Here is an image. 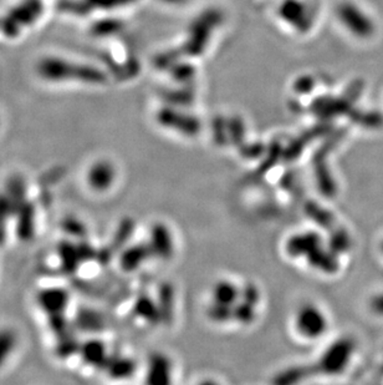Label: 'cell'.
<instances>
[{
	"mask_svg": "<svg viewBox=\"0 0 383 385\" xmlns=\"http://www.w3.org/2000/svg\"><path fill=\"white\" fill-rule=\"evenodd\" d=\"M355 350L356 343L353 338L345 337L338 339L325 350L316 364L312 365V372L325 375H338L343 373V370L348 368Z\"/></svg>",
	"mask_w": 383,
	"mask_h": 385,
	"instance_id": "cell-1",
	"label": "cell"
},
{
	"mask_svg": "<svg viewBox=\"0 0 383 385\" xmlns=\"http://www.w3.org/2000/svg\"><path fill=\"white\" fill-rule=\"evenodd\" d=\"M297 327L305 338H319L326 330V318L317 307L307 304L297 312Z\"/></svg>",
	"mask_w": 383,
	"mask_h": 385,
	"instance_id": "cell-2",
	"label": "cell"
},
{
	"mask_svg": "<svg viewBox=\"0 0 383 385\" xmlns=\"http://www.w3.org/2000/svg\"><path fill=\"white\" fill-rule=\"evenodd\" d=\"M338 16L348 30L358 36H370L373 33V23L367 14H365L353 3H343L338 8Z\"/></svg>",
	"mask_w": 383,
	"mask_h": 385,
	"instance_id": "cell-3",
	"label": "cell"
},
{
	"mask_svg": "<svg viewBox=\"0 0 383 385\" xmlns=\"http://www.w3.org/2000/svg\"><path fill=\"white\" fill-rule=\"evenodd\" d=\"M146 384L172 385V365L166 355H154L149 358Z\"/></svg>",
	"mask_w": 383,
	"mask_h": 385,
	"instance_id": "cell-4",
	"label": "cell"
},
{
	"mask_svg": "<svg viewBox=\"0 0 383 385\" xmlns=\"http://www.w3.org/2000/svg\"><path fill=\"white\" fill-rule=\"evenodd\" d=\"M321 247V238L315 232H307L302 235L292 236L286 245V250L290 256H309L311 252Z\"/></svg>",
	"mask_w": 383,
	"mask_h": 385,
	"instance_id": "cell-5",
	"label": "cell"
},
{
	"mask_svg": "<svg viewBox=\"0 0 383 385\" xmlns=\"http://www.w3.org/2000/svg\"><path fill=\"white\" fill-rule=\"evenodd\" d=\"M151 250L156 256L168 260L173 255V240L167 227L156 225L151 231Z\"/></svg>",
	"mask_w": 383,
	"mask_h": 385,
	"instance_id": "cell-6",
	"label": "cell"
},
{
	"mask_svg": "<svg viewBox=\"0 0 383 385\" xmlns=\"http://www.w3.org/2000/svg\"><path fill=\"white\" fill-rule=\"evenodd\" d=\"M307 261L312 267L325 273H335L338 269L336 255L333 252H327L319 247L307 257Z\"/></svg>",
	"mask_w": 383,
	"mask_h": 385,
	"instance_id": "cell-7",
	"label": "cell"
},
{
	"mask_svg": "<svg viewBox=\"0 0 383 385\" xmlns=\"http://www.w3.org/2000/svg\"><path fill=\"white\" fill-rule=\"evenodd\" d=\"M314 374L311 367H292L274 376L273 385H299Z\"/></svg>",
	"mask_w": 383,
	"mask_h": 385,
	"instance_id": "cell-8",
	"label": "cell"
},
{
	"mask_svg": "<svg viewBox=\"0 0 383 385\" xmlns=\"http://www.w3.org/2000/svg\"><path fill=\"white\" fill-rule=\"evenodd\" d=\"M213 296H215V303L233 308V306L239 296V292L233 283L222 281V282L215 284Z\"/></svg>",
	"mask_w": 383,
	"mask_h": 385,
	"instance_id": "cell-9",
	"label": "cell"
},
{
	"mask_svg": "<svg viewBox=\"0 0 383 385\" xmlns=\"http://www.w3.org/2000/svg\"><path fill=\"white\" fill-rule=\"evenodd\" d=\"M174 289L169 284H164L159 288V312L161 317L167 323L173 318Z\"/></svg>",
	"mask_w": 383,
	"mask_h": 385,
	"instance_id": "cell-10",
	"label": "cell"
},
{
	"mask_svg": "<svg viewBox=\"0 0 383 385\" xmlns=\"http://www.w3.org/2000/svg\"><path fill=\"white\" fill-rule=\"evenodd\" d=\"M16 347V335L11 329L0 330V368L11 359Z\"/></svg>",
	"mask_w": 383,
	"mask_h": 385,
	"instance_id": "cell-11",
	"label": "cell"
},
{
	"mask_svg": "<svg viewBox=\"0 0 383 385\" xmlns=\"http://www.w3.org/2000/svg\"><path fill=\"white\" fill-rule=\"evenodd\" d=\"M136 312L138 316H141L142 318L146 319L149 323H157L161 317L159 308L154 306V302L147 297H143L136 303Z\"/></svg>",
	"mask_w": 383,
	"mask_h": 385,
	"instance_id": "cell-12",
	"label": "cell"
},
{
	"mask_svg": "<svg viewBox=\"0 0 383 385\" xmlns=\"http://www.w3.org/2000/svg\"><path fill=\"white\" fill-rule=\"evenodd\" d=\"M307 213L312 218L314 221L317 222L319 225L328 228L333 225V216L328 211L324 210L321 207L315 205V203H310L307 206Z\"/></svg>",
	"mask_w": 383,
	"mask_h": 385,
	"instance_id": "cell-13",
	"label": "cell"
},
{
	"mask_svg": "<svg viewBox=\"0 0 383 385\" xmlns=\"http://www.w3.org/2000/svg\"><path fill=\"white\" fill-rule=\"evenodd\" d=\"M350 247H351V238L348 236V232L343 230L335 232L330 238V250L335 255L348 251Z\"/></svg>",
	"mask_w": 383,
	"mask_h": 385,
	"instance_id": "cell-14",
	"label": "cell"
},
{
	"mask_svg": "<svg viewBox=\"0 0 383 385\" xmlns=\"http://www.w3.org/2000/svg\"><path fill=\"white\" fill-rule=\"evenodd\" d=\"M149 256V248L147 247L138 246L127 252V255L123 258V266L128 269H133L137 267L139 263L146 260Z\"/></svg>",
	"mask_w": 383,
	"mask_h": 385,
	"instance_id": "cell-15",
	"label": "cell"
},
{
	"mask_svg": "<svg viewBox=\"0 0 383 385\" xmlns=\"http://www.w3.org/2000/svg\"><path fill=\"white\" fill-rule=\"evenodd\" d=\"M135 372V365L132 362L128 359H118L113 367H110V373L113 375V378H128L130 375Z\"/></svg>",
	"mask_w": 383,
	"mask_h": 385,
	"instance_id": "cell-16",
	"label": "cell"
},
{
	"mask_svg": "<svg viewBox=\"0 0 383 385\" xmlns=\"http://www.w3.org/2000/svg\"><path fill=\"white\" fill-rule=\"evenodd\" d=\"M254 309L256 306L241 302L236 307H233V317L241 323H251L254 318Z\"/></svg>",
	"mask_w": 383,
	"mask_h": 385,
	"instance_id": "cell-17",
	"label": "cell"
},
{
	"mask_svg": "<svg viewBox=\"0 0 383 385\" xmlns=\"http://www.w3.org/2000/svg\"><path fill=\"white\" fill-rule=\"evenodd\" d=\"M208 314H210V318L215 322H227L228 319L233 317V308L215 303L210 307Z\"/></svg>",
	"mask_w": 383,
	"mask_h": 385,
	"instance_id": "cell-18",
	"label": "cell"
},
{
	"mask_svg": "<svg viewBox=\"0 0 383 385\" xmlns=\"http://www.w3.org/2000/svg\"><path fill=\"white\" fill-rule=\"evenodd\" d=\"M85 352H86L87 358L92 363H98L100 360L105 359V348L96 342L87 345Z\"/></svg>",
	"mask_w": 383,
	"mask_h": 385,
	"instance_id": "cell-19",
	"label": "cell"
},
{
	"mask_svg": "<svg viewBox=\"0 0 383 385\" xmlns=\"http://www.w3.org/2000/svg\"><path fill=\"white\" fill-rule=\"evenodd\" d=\"M243 297H244V302L246 303L253 304L256 306L258 301H259V292L254 286H246L243 291Z\"/></svg>",
	"mask_w": 383,
	"mask_h": 385,
	"instance_id": "cell-20",
	"label": "cell"
},
{
	"mask_svg": "<svg viewBox=\"0 0 383 385\" xmlns=\"http://www.w3.org/2000/svg\"><path fill=\"white\" fill-rule=\"evenodd\" d=\"M371 307H372L373 312L383 316V294H378L373 298Z\"/></svg>",
	"mask_w": 383,
	"mask_h": 385,
	"instance_id": "cell-21",
	"label": "cell"
},
{
	"mask_svg": "<svg viewBox=\"0 0 383 385\" xmlns=\"http://www.w3.org/2000/svg\"><path fill=\"white\" fill-rule=\"evenodd\" d=\"M200 385H218L217 383H215V381H212V380H205V381H203V383H200Z\"/></svg>",
	"mask_w": 383,
	"mask_h": 385,
	"instance_id": "cell-22",
	"label": "cell"
},
{
	"mask_svg": "<svg viewBox=\"0 0 383 385\" xmlns=\"http://www.w3.org/2000/svg\"><path fill=\"white\" fill-rule=\"evenodd\" d=\"M382 372H383V364H382Z\"/></svg>",
	"mask_w": 383,
	"mask_h": 385,
	"instance_id": "cell-23",
	"label": "cell"
},
{
	"mask_svg": "<svg viewBox=\"0 0 383 385\" xmlns=\"http://www.w3.org/2000/svg\"><path fill=\"white\" fill-rule=\"evenodd\" d=\"M382 250H383V243H382Z\"/></svg>",
	"mask_w": 383,
	"mask_h": 385,
	"instance_id": "cell-24",
	"label": "cell"
}]
</instances>
